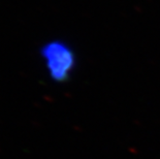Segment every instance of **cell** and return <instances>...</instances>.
Segmentation results:
<instances>
[{"instance_id":"cell-1","label":"cell","mask_w":160,"mask_h":159,"mask_svg":"<svg viewBox=\"0 0 160 159\" xmlns=\"http://www.w3.org/2000/svg\"><path fill=\"white\" fill-rule=\"evenodd\" d=\"M40 56L50 77L55 82H65L76 65L72 50L61 40L47 42L40 50Z\"/></svg>"}]
</instances>
